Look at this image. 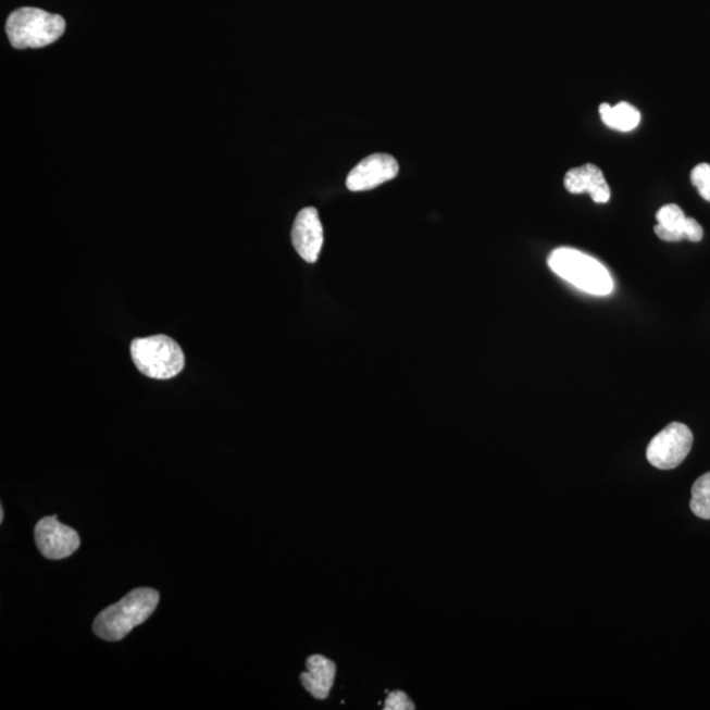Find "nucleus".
<instances>
[{"instance_id":"39448f33","label":"nucleus","mask_w":710,"mask_h":710,"mask_svg":"<svg viewBox=\"0 0 710 710\" xmlns=\"http://www.w3.org/2000/svg\"><path fill=\"white\" fill-rule=\"evenodd\" d=\"M694 445L693 432L682 423H671L647 446L646 457L659 470L681 466Z\"/></svg>"},{"instance_id":"0eeeda50","label":"nucleus","mask_w":710,"mask_h":710,"mask_svg":"<svg viewBox=\"0 0 710 710\" xmlns=\"http://www.w3.org/2000/svg\"><path fill=\"white\" fill-rule=\"evenodd\" d=\"M399 163L393 155L375 153L369 155L351 170L347 179L350 191L361 192L373 190L386 182L398 177Z\"/></svg>"},{"instance_id":"4468645a","label":"nucleus","mask_w":710,"mask_h":710,"mask_svg":"<svg viewBox=\"0 0 710 710\" xmlns=\"http://www.w3.org/2000/svg\"><path fill=\"white\" fill-rule=\"evenodd\" d=\"M690 180H693L694 186L697 188V191L701 195L702 199H706L707 202H710V165L709 163H700L697 165L693 173H690Z\"/></svg>"},{"instance_id":"f8f14e48","label":"nucleus","mask_w":710,"mask_h":710,"mask_svg":"<svg viewBox=\"0 0 710 710\" xmlns=\"http://www.w3.org/2000/svg\"><path fill=\"white\" fill-rule=\"evenodd\" d=\"M599 112L601 121L615 130L631 132L636 129L640 122V113L636 107L625 102L618 105L601 104Z\"/></svg>"},{"instance_id":"ddd939ff","label":"nucleus","mask_w":710,"mask_h":710,"mask_svg":"<svg viewBox=\"0 0 710 710\" xmlns=\"http://www.w3.org/2000/svg\"><path fill=\"white\" fill-rule=\"evenodd\" d=\"M690 511L699 519L710 520V471L694 483Z\"/></svg>"},{"instance_id":"6e6552de","label":"nucleus","mask_w":710,"mask_h":710,"mask_svg":"<svg viewBox=\"0 0 710 710\" xmlns=\"http://www.w3.org/2000/svg\"><path fill=\"white\" fill-rule=\"evenodd\" d=\"M291 238L294 248L301 259L308 263H315L319 260L324 245V229L316 209L307 207L298 213Z\"/></svg>"},{"instance_id":"f03ea898","label":"nucleus","mask_w":710,"mask_h":710,"mask_svg":"<svg viewBox=\"0 0 710 710\" xmlns=\"http://www.w3.org/2000/svg\"><path fill=\"white\" fill-rule=\"evenodd\" d=\"M548 265L558 276L580 290L605 297L613 291V279L608 269L581 250L558 248L551 251Z\"/></svg>"},{"instance_id":"9d476101","label":"nucleus","mask_w":710,"mask_h":710,"mask_svg":"<svg viewBox=\"0 0 710 710\" xmlns=\"http://www.w3.org/2000/svg\"><path fill=\"white\" fill-rule=\"evenodd\" d=\"M564 187L571 194H589L595 203L605 204L611 199L605 174L593 163L569 170L564 175Z\"/></svg>"},{"instance_id":"1a4fd4ad","label":"nucleus","mask_w":710,"mask_h":710,"mask_svg":"<svg viewBox=\"0 0 710 710\" xmlns=\"http://www.w3.org/2000/svg\"><path fill=\"white\" fill-rule=\"evenodd\" d=\"M656 235L663 241L677 242L688 240L699 242L703 237L702 226L694 217L684 215L676 204L663 205L657 212Z\"/></svg>"},{"instance_id":"7ed1b4c3","label":"nucleus","mask_w":710,"mask_h":710,"mask_svg":"<svg viewBox=\"0 0 710 710\" xmlns=\"http://www.w3.org/2000/svg\"><path fill=\"white\" fill-rule=\"evenodd\" d=\"M130 356L138 372L152 379H172L185 368L186 358L178 342L165 335L136 338Z\"/></svg>"},{"instance_id":"9b49d317","label":"nucleus","mask_w":710,"mask_h":710,"mask_svg":"<svg viewBox=\"0 0 710 710\" xmlns=\"http://www.w3.org/2000/svg\"><path fill=\"white\" fill-rule=\"evenodd\" d=\"M307 671L300 675L307 693L319 700L329 696L336 677V663L323 656H311L307 659Z\"/></svg>"},{"instance_id":"20e7f679","label":"nucleus","mask_w":710,"mask_h":710,"mask_svg":"<svg viewBox=\"0 0 710 710\" xmlns=\"http://www.w3.org/2000/svg\"><path fill=\"white\" fill-rule=\"evenodd\" d=\"M65 28L64 17L34 8L12 12L5 24L10 42L16 49L50 46L64 35Z\"/></svg>"},{"instance_id":"423d86ee","label":"nucleus","mask_w":710,"mask_h":710,"mask_svg":"<svg viewBox=\"0 0 710 710\" xmlns=\"http://www.w3.org/2000/svg\"><path fill=\"white\" fill-rule=\"evenodd\" d=\"M35 541L41 555L53 561L73 556L80 545L79 534L55 516L43 518L36 524Z\"/></svg>"},{"instance_id":"dca6fc26","label":"nucleus","mask_w":710,"mask_h":710,"mask_svg":"<svg viewBox=\"0 0 710 710\" xmlns=\"http://www.w3.org/2000/svg\"><path fill=\"white\" fill-rule=\"evenodd\" d=\"M3 520H4V511H3V507H2V508H0V521H2V523H3Z\"/></svg>"},{"instance_id":"2eb2a0df","label":"nucleus","mask_w":710,"mask_h":710,"mask_svg":"<svg viewBox=\"0 0 710 710\" xmlns=\"http://www.w3.org/2000/svg\"><path fill=\"white\" fill-rule=\"evenodd\" d=\"M385 709L386 710H413L416 709V707H414L413 701L410 699V697H408L407 694L401 693V690H395V693L388 695L385 701Z\"/></svg>"},{"instance_id":"f257e3e1","label":"nucleus","mask_w":710,"mask_h":710,"mask_svg":"<svg viewBox=\"0 0 710 710\" xmlns=\"http://www.w3.org/2000/svg\"><path fill=\"white\" fill-rule=\"evenodd\" d=\"M160 594L152 588H136L116 605L105 608L94 621L92 630L99 638L116 643L144 624L159 606Z\"/></svg>"}]
</instances>
